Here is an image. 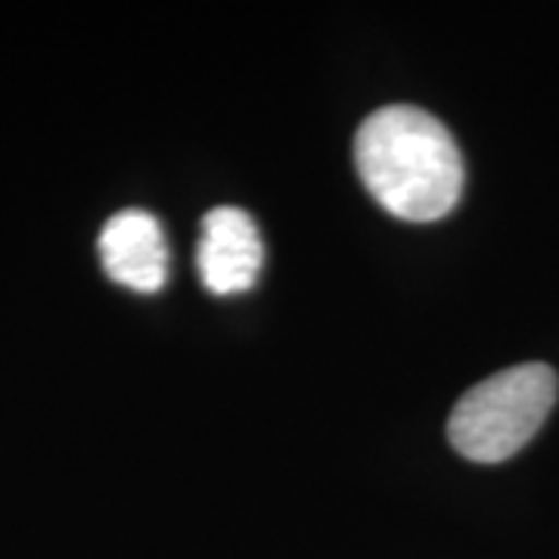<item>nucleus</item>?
I'll use <instances>...</instances> for the list:
<instances>
[{
  "label": "nucleus",
  "instance_id": "f257e3e1",
  "mask_svg": "<svg viewBox=\"0 0 559 559\" xmlns=\"http://www.w3.org/2000/svg\"><path fill=\"white\" fill-rule=\"evenodd\" d=\"M355 165L367 193L404 221L444 218L463 197L457 140L419 106H382L360 124Z\"/></svg>",
  "mask_w": 559,
  "mask_h": 559
},
{
  "label": "nucleus",
  "instance_id": "f03ea898",
  "mask_svg": "<svg viewBox=\"0 0 559 559\" xmlns=\"http://www.w3.org/2000/svg\"><path fill=\"white\" fill-rule=\"evenodd\" d=\"M547 364H520L473 385L448 419V439L463 457L500 463L535 439L557 401Z\"/></svg>",
  "mask_w": 559,
  "mask_h": 559
},
{
  "label": "nucleus",
  "instance_id": "7ed1b4c3",
  "mask_svg": "<svg viewBox=\"0 0 559 559\" xmlns=\"http://www.w3.org/2000/svg\"><path fill=\"white\" fill-rule=\"evenodd\" d=\"M264 246L255 221L237 205H218L202 218L197 267L209 293H246L261 274Z\"/></svg>",
  "mask_w": 559,
  "mask_h": 559
},
{
  "label": "nucleus",
  "instance_id": "20e7f679",
  "mask_svg": "<svg viewBox=\"0 0 559 559\" xmlns=\"http://www.w3.org/2000/svg\"><path fill=\"white\" fill-rule=\"evenodd\" d=\"M103 271L119 286L134 293H159L168 280V242L156 215L143 209H124L103 224Z\"/></svg>",
  "mask_w": 559,
  "mask_h": 559
}]
</instances>
